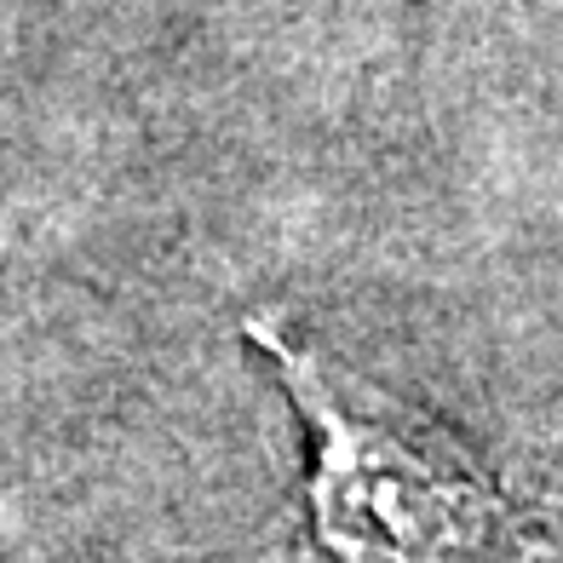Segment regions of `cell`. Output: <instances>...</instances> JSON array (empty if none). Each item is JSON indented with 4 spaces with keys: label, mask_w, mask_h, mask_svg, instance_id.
<instances>
[{
    "label": "cell",
    "mask_w": 563,
    "mask_h": 563,
    "mask_svg": "<svg viewBox=\"0 0 563 563\" xmlns=\"http://www.w3.org/2000/svg\"><path fill=\"white\" fill-rule=\"evenodd\" d=\"M253 563H305L299 552H265V558H253Z\"/></svg>",
    "instance_id": "7a4b0ae2"
},
{
    "label": "cell",
    "mask_w": 563,
    "mask_h": 563,
    "mask_svg": "<svg viewBox=\"0 0 563 563\" xmlns=\"http://www.w3.org/2000/svg\"><path fill=\"white\" fill-rule=\"evenodd\" d=\"M247 334L276 356L294 402L317 426L311 518L328 552L345 563H460L529 529L443 426L328 368L311 345L282 334L276 317H253Z\"/></svg>",
    "instance_id": "6da1fadb"
}]
</instances>
